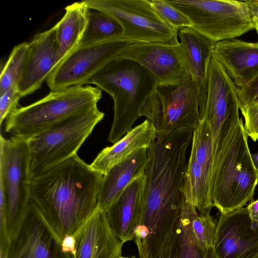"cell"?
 Here are the masks:
<instances>
[{"mask_svg": "<svg viewBox=\"0 0 258 258\" xmlns=\"http://www.w3.org/2000/svg\"><path fill=\"white\" fill-rule=\"evenodd\" d=\"M28 42L16 45L1 71L0 94L13 87H17L22 74L28 49Z\"/></svg>", "mask_w": 258, "mask_h": 258, "instance_id": "cell-26", "label": "cell"}, {"mask_svg": "<svg viewBox=\"0 0 258 258\" xmlns=\"http://www.w3.org/2000/svg\"><path fill=\"white\" fill-rule=\"evenodd\" d=\"M194 131L156 132L148 149L141 212L134 233L139 258H157L179 220Z\"/></svg>", "mask_w": 258, "mask_h": 258, "instance_id": "cell-1", "label": "cell"}, {"mask_svg": "<svg viewBox=\"0 0 258 258\" xmlns=\"http://www.w3.org/2000/svg\"><path fill=\"white\" fill-rule=\"evenodd\" d=\"M55 25L37 34L28 49L18 88L22 97L38 90L58 64Z\"/></svg>", "mask_w": 258, "mask_h": 258, "instance_id": "cell-16", "label": "cell"}, {"mask_svg": "<svg viewBox=\"0 0 258 258\" xmlns=\"http://www.w3.org/2000/svg\"><path fill=\"white\" fill-rule=\"evenodd\" d=\"M148 159V149H140L113 166L104 174L98 207L106 211L132 182L143 176Z\"/></svg>", "mask_w": 258, "mask_h": 258, "instance_id": "cell-21", "label": "cell"}, {"mask_svg": "<svg viewBox=\"0 0 258 258\" xmlns=\"http://www.w3.org/2000/svg\"><path fill=\"white\" fill-rule=\"evenodd\" d=\"M90 10L83 1L65 8L64 15L55 24L58 63L80 45Z\"/></svg>", "mask_w": 258, "mask_h": 258, "instance_id": "cell-24", "label": "cell"}, {"mask_svg": "<svg viewBox=\"0 0 258 258\" xmlns=\"http://www.w3.org/2000/svg\"><path fill=\"white\" fill-rule=\"evenodd\" d=\"M61 241L30 199L22 223L10 240L7 258H73L62 251Z\"/></svg>", "mask_w": 258, "mask_h": 258, "instance_id": "cell-14", "label": "cell"}, {"mask_svg": "<svg viewBox=\"0 0 258 258\" xmlns=\"http://www.w3.org/2000/svg\"><path fill=\"white\" fill-rule=\"evenodd\" d=\"M158 15L171 27L178 30L183 27H191L188 17L168 4L166 0H149Z\"/></svg>", "mask_w": 258, "mask_h": 258, "instance_id": "cell-28", "label": "cell"}, {"mask_svg": "<svg viewBox=\"0 0 258 258\" xmlns=\"http://www.w3.org/2000/svg\"><path fill=\"white\" fill-rule=\"evenodd\" d=\"M103 175L77 154L31 179L30 199L61 240L97 208Z\"/></svg>", "mask_w": 258, "mask_h": 258, "instance_id": "cell-2", "label": "cell"}, {"mask_svg": "<svg viewBox=\"0 0 258 258\" xmlns=\"http://www.w3.org/2000/svg\"><path fill=\"white\" fill-rule=\"evenodd\" d=\"M166 1L188 17L191 28L215 42L235 39L255 30L245 1Z\"/></svg>", "mask_w": 258, "mask_h": 258, "instance_id": "cell-7", "label": "cell"}, {"mask_svg": "<svg viewBox=\"0 0 258 258\" xmlns=\"http://www.w3.org/2000/svg\"><path fill=\"white\" fill-rule=\"evenodd\" d=\"M212 56L238 88L245 86L258 75V42L232 39L216 42Z\"/></svg>", "mask_w": 258, "mask_h": 258, "instance_id": "cell-18", "label": "cell"}, {"mask_svg": "<svg viewBox=\"0 0 258 258\" xmlns=\"http://www.w3.org/2000/svg\"><path fill=\"white\" fill-rule=\"evenodd\" d=\"M76 239L74 235L65 236L61 241V246L62 251L70 254L74 258L76 254Z\"/></svg>", "mask_w": 258, "mask_h": 258, "instance_id": "cell-32", "label": "cell"}, {"mask_svg": "<svg viewBox=\"0 0 258 258\" xmlns=\"http://www.w3.org/2000/svg\"><path fill=\"white\" fill-rule=\"evenodd\" d=\"M251 157L254 166L258 169V152L251 154Z\"/></svg>", "mask_w": 258, "mask_h": 258, "instance_id": "cell-36", "label": "cell"}, {"mask_svg": "<svg viewBox=\"0 0 258 258\" xmlns=\"http://www.w3.org/2000/svg\"><path fill=\"white\" fill-rule=\"evenodd\" d=\"M249 6L255 24V30L258 34V0H245Z\"/></svg>", "mask_w": 258, "mask_h": 258, "instance_id": "cell-34", "label": "cell"}, {"mask_svg": "<svg viewBox=\"0 0 258 258\" xmlns=\"http://www.w3.org/2000/svg\"><path fill=\"white\" fill-rule=\"evenodd\" d=\"M144 175L132 182L105 213L115 235L123 243L134 240L142 206Z\"/></svg>", "mask_w": 258, "mask_h": 258, "instance_id": "cell-19", "label": "cell"}, {"mask_svg": "<svg viewBox=\"0 0 258 258\" xmlns=\"http://www.w3.org/2000/svg\"><path fill=\"white\" fill-rule=\"evenodd\" d=\"M74 236L76 242L74 258H118L121 256L124 243L115 235L105 211L98 207Z\"/></svg>", "mask_w": 258, "mask_h": 258, "instance_id": "cell-17", "label": "cell"}, {"mask_svg": "<svg viewBox=\"0 0 258 258\" xmlns=\"http://www.w3.org/2000/svg\"><path fill=\"white\" fill-rule=\"evenodd\" d=\"M247 208L252 223L258 225V199L251 202Z\"/></svg>", "mask_w": 258, "mask_h": 258, "instance_id": "cell-33", "label": "cell"}, {"mask_svg": "<svg viewBox=\"0 0 258 258\" xmlns=\"http://www.w3.org/2000/svg\"><path fill=\"white\" fill-rule=\"evenodd\" d=\"M255 258H258V255L256 257H255Z\"/></svg>", "mask_w": 258, "mask_h": 258, "instance_id": "cell-38", "label": "cell"}, {"mask_svg": "<svg viewBox=\"0 0 258 258\" xmlns=\"http://www.w3.org/2000/svg\"><path fill=\"white\" fill-rule=\"evenodd\" d=\"M203 258H219L217 255L214 246L208 249L204 255Z\"/></svg>", "mask_w": 258, "mask_h": 258, "instance_id": "cell-35", "label": "cell"}, {"mask_svg": "<svg viewBox=\"0 0 258 258\" xmlns=\"http://www.w3.org/2000/svg\"><path fill=\"white\" fill-rule=\"evenodd\" d=\"M238 94L240 106L258 103V75L245 86L238 88Z\"/></svg>", "mask_w": 258, "mask_h": 258, "instance_id": "cell-31", "label": "cell"}, {"mask_svg": "<svg viewBox=\"0 0 258 258\" xmlns=\"http://www.w3.org/2000/svg\"><path fill=\"white\" fill-rule=\"evenodd\" d=\"M102 90L90 85L51 91L44 98L17 108L6 119L5 131L28 141L56 123L95 105Z\"/></svg>", "mask_w": 258, "mask_h": 258, "instance_id": "cell-4", "label": "cell"}, {"mask_svg": "<svg viewBox=\"0 0 258 258\" xmlns=\"http://www.w3.org/2000/svg\"><path fill=\"white\" fill-rule=\"evenodd\" d=\"M22 97L17 87L11 88L0 94V124L17 108Z\"/></svg>", "mask_w": 258, "mask_h": 258, "instance_id": "cell-29", "label": "cell"}, {"mask_svg": "<svg viewBox=\"0 0 258 258\" xmlns=\"http://www.w3.org/2000/svg\"><path fill=\"white\" fill-rule=\"evenodd\" d=\"M178 36L186 50L189 71L198 91L202 120L205 117L207 104L208 68L216 42L191 27H183Z\"/></svg>", "mask_w": 258, "mask_h": 258, "instance_id": "cell-20", "label": "cell"}, {"mask_svg": "<svg viewBox=\"0 0 258 258\" xmlns=\"http://www.w3.org/2000/svg\"><path fill=\"white\" fill-rule=\"evenodd\" d=\"M88 84L96 85L113 99L114 115L108 137L112 144L133 128L146 101L157 86L150 72L139 63L115 58L92 77Z\"/></svg>", "mask_w": 258, "mask_h": 258, "instance_id": "cell-3", "label": "cell"}, {"mask_svg": "<svg viewBox=\"0 0 258 258\" xmlns=\"http://www.w3.org/2000/svg\"><path fill=\"white\" fill-rule=\"evenodd\" d=\"M198 212L184 198L179 220L157 258H203L191 227L192 218Z\"/></svg>", "mask_w": 258, "mask_h": 258, "instance_id": "cell-23", "label": "cell"}, {"mask_svg": "<svg viewBox=\"0 0 258 258\" xmlns=\"http://www.w3.org/2000/svg\"><path fill=\"white\" fill-rule=\"evenodd\" d=\"M207 104L204 118L212 141V163L221 161L241 118L238 88L212 56L208 68Z\"/></svg>", "mask_w": 258, "mask_h": 258, "instance_id": "cell-8", "label": "cell"}, {"mask_svg": "<svg viewBox=\"0 0 258 258\" xmlns=\"http://www.w3.org/2000/svg\"><path fill=\"white\" fill-rule=\"evenodd\" d=\"M90 9L116 19L123 29V37L134 43H179L177 31L156 12L149 0H86Z\"/></svg>", "mask_w": 258, "mask_h": 258, "instance_id": "cell-11", "label": "cell"}, {"mask_svg": "<svg viewBox=\"0 0 258 258\" xmlns=\"http://www.w3.org/2000/svg\"><path fill=\"white\" fill-rule=\"evenodd\" d=\"M239 109L244 118V131L251 139L258 140V103L240 106Z\"/></svg>", "mask_w": 258, "mask_h": 258, "instance_id": "cell-30", "label": "cell"}, {"mask_svg": "<svg viewBox=\"0 0 258 258\" xmlns=\"http://www.w3.org/2000/svg\"><path fill=\"white\" fill-rule=\"evenodd\" d=\"M156 138V131L148 119L133 128L110 147L104 148L90 164L103 175L137 151L148 149Z\"/></svg>", "mask_w": 258, "mask_h": 258, "instance_id": "cell-22", "label": "cell"}, {"mask_svg": "<svg viewBox=\"0 0 258 258\" xmlns=\"http://www.w3.org/2000/svg\"><path fill=\"white\" fill-rule=\"evenodd\" d=\"M118 258H137V257H135V256H133L131 257L120 256L118 257Z\"/></svg>", "mask_w": 258, "mask_h": 258, "instance_id": "cell-37", "label": "cell"}, {"mask_svg": "<svg viewBox=\"0 0 258 258\" xmlns=\"http://www.w3.org/2000/svg\"><path fill=\"white\" fill-rule=\"evenodd\" d=\"M145 116L157 132L196 129L202 120L196 85L189 77L173 85L157 86L142 108Z\"/></svg>", "mask_w": 258, "mask_h": 258, "instance_id": "cell-10", "label": "cell"}, {"mask_svg": "<svg viewBox=\"0 0 258 258\" xmlns=\"http://www.w3.org/2000/svg\"><path fill=\"white\" fill-rule=\"evenodd\" d=\"M214 248L219 258H255L258 255V225L252 223L247 207L220 214Z\"/></svg>", "mask_w": 258, "mask_h": 258, "instance_id": "cell-15", "label": "cell"}, {"mask_svg": "<svg viewBox=\"0 0 258 258\" xmlns=\"http://www.w3.org/2000/svg\"><path fill=\"white\" fill-rule=\"evenodd\" d=\"M104 116L96 105L60 120L27 141L31 179L77 154Z\"/></svg>", "mask_w": 258, "mask_h": 258, "instance_id": "cell-5", "label": "cell"}, {"mask_svg": "<svg viewBox=\"0 0 258 258\" xmlns=\"http://www.w3.org/2000/svg\"><path fill=\"white\" fill-rule=\"evenodd\" d=\"M90 11L86 28L80 45L92 44L123 37V29L112 16L100 11Z\"/></svg>", "mask_w": 258, "mask_h": 258, "instance_id": "cell-25", "label": "cell"}, {"mask_svg": "<svg viewBox=\"0 0 258 258\" xmlns=\"http://www.w3.org/2000/svg\"><path fill=\"white\" fill-rule=\"evenodd\" d=\"M0 184L6 198L7 224L11 239L20 228L30 200L31 178L26 141L16 137L0 139Z\"/></svg>", "mask_w": 258, "mask_h": 258, "instance_id": "cell-9", "label": "cell"}, {"mask_svg": "<svg viewBox=\"0 0 258 258\" xmlns=\"http://www.w3.org/2000/svg\"><path fill=\"white\" fill-rule=\"evenodd\" d=\"M248 137L242 118L211 185L213 206L220 214L243 208L253 199L258 169L251 159Z\"/></svg>", "mask_w": 258, "mask_h": 258, "instance_id": "cell-6", "label": "cell"}, {"mask_svg": "<svg viewBox=\"0 0 258 258\" xmlns=\"http://www.w3.org/2000/svg\"><path fill=\"white\" fill-rule=\"evenodd\" d=\"M123 37L98 43L79 45L54 68L46 80L50 91L84 86L128 45Z\"/></svg>", "mask_w": 258, "mask_h": 258, "instance_id": "cell-12", "label": "cell"}, {"mask_svg": "<svg viewBox=\"0 0 258 258\" xmlns=\"http://www.w3.org/2000/svg\"><path fill=\"white\" fill-rule=\"evenodd\" d=\"M115 59L139 63L150 72L157 86L176 85L191 77L186 50L181 42L133 43Z\"/></svg>", "mask_w": 258, "mask_h": 258, "instance_id": "cell-13", "label": "cell"}, {"mask_svg": "<svg viewBox=\"0 0 258 258\" xmlns=\"http://www.w3.org/2000/svg\"><path fill=\"white\" fill-rule=\"evenodd\" d=\"M211 211L198 212L191 222L194 235L204 255L214 244L217 222L211 215Z\"/></svg>", "mask_w": 258, "mask_h": 258, "instance_id": "cell-27", "label": "cell"}]
</instances>
